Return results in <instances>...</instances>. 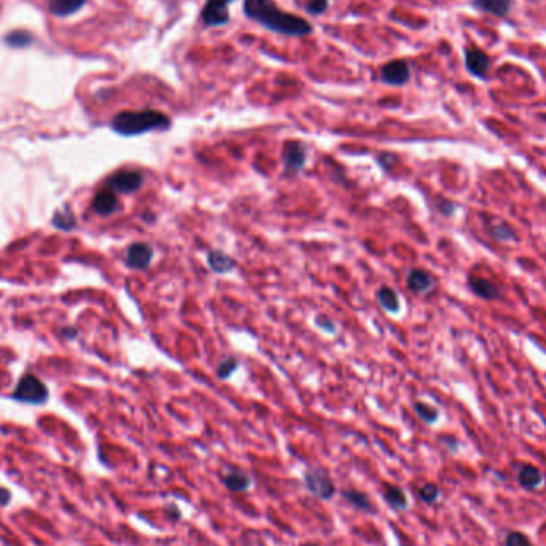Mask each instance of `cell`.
I'll use <instances>...</instances> for the list:
<instances>
[{
    "instance_id": "22",
    "label": "cell",
    "mask_w": 546,
    "mask_h": 546,
    "mask_svg": "<svg viewBox=\"0 0 546 546\" xmlns=\"http://www.w3.org/2000/svg\"><path fill=\"white\" fill-rule=\"evenodd\" d=\"M491 233L497 239H500V242H510V239H516L515 230H512L508 224L503 222V220H500V222H493V225L491 227Z\"/></svg>"
},
{
    "instance_id": "1",
    "label": "cell",
    "mask_w": 546,
    "mask_h": 546,
    "mask_svg": "<svg viewBox=\"0 0 546 546\" xmlns=\"http://www.w3.org/2000/svg\"><path fill=\"white\" fill-rule=\"evenodd\" d=\"M243 12L262 27L281 36L304 37L313 32V27L307 19L283 12L273 0H244Z\"/></svg>"
},
{
    "instance_id": "27",
    "label": "cell",
    "mask_w": 546,
    "mask_h": 546,
    "mask_svg": "<svg viewBox=\"0 0 546 546\" xmlns=\"http://www.w3.org/2000/svg\"><path fill=\"white\" fill-rule=\"evenodd\" d=\"M506 546H530L529 538L521 532H511V534L506 535L505 540Z\"/></svg>"
},
{
    "instance_id": "28",
    "label": "cell",
    "mask_w": 546,
    "mask_h": 546,
    "mask_svg": "<svg viewBox=\"0 0 546 546\" xmlns=\"http://www.w3.org/2000/svg\"><path fill=\"white\" fill-rule=\"evenodd\" d=\"M329 2L328 0H310L309 3L305 5V10L311 14H315V16H318V14L324 13V10L328 8Z\"/></svg>"
},
{
    "instance_id": "13",
    "label": "cell",
    "mask_w": 546,
    "mask_h": 546,
    "mask_svg": "<svg viewBox=\"0 0 546 546\" xmlns=\"http://www.w3.org/2000/svg\"><path fill=\"white\" fill-rule=\"evenodd\" d=\"M220 481H222L224 486L232 492H246L252 484L251 476H249L246 471L238 468H232L230 471L224 473L222 476H220Z\"/></svg>"
},
{
    "instance_id": "5",
    "label": "cell",
    "mask_w": 546,
    "mask_h": 546,
    "mask_svg": "<svg viewBox=\"0 0 546 546\" xmlns=\"http://www.w3.org/2000/svg\"><path fill=\"white\" fill-rule=\"evenodd\" d=\"M144 176L136 170H120L110 174L105 181V187L114 190L115 194L129 195L138 192L142 187Z\"/></svg>"
},
{
    "instance_id": "2",
    "label": "cell",
    "mask_w": 546,
    "mask_h": 546,
    "mask_svg": "<svg viewBox=\"0 0 546 546\" xmlns=\"http://www.w3.org/2000/svg\"><path fill=\"white\" fill-rule=\"evenodd\" d=\"M110 127L122 136H139L148 131H166L171 127L168 115L158 110H125L114 117Z\"/></svg>"
},
{
    "instance_id": "12",
    "label": "cell",
    "mask_w": 546,
    "mask_h": 546,
    "mask_svg": "<svg viewBox=\"0 0 546 546\" xmlns=\"http://www.w3.org/2000/svg\"><path fill=\"white\" fill-rule=\"evenodd\" d=\"M406 283L407 287H409L412 292H415V294H428L434 286L433 276H431L428 272L421 270V268H414V270L407 273Z\"/></svg>"
},
{
    "instance_id": "11",
    "label": "cell",
    "mask_w": 546,
    "mask_h": 546,
    "mask_svg": "<svg viewBox=\"0 0 546 546\" xmlns=\"http://www.w3.org/2000/svg\"><path fill=\"white\" fill-rule=\"evenodd\" d=\"M118 208H120V201L117 194H115L114 190L107 189V187L94 195L93 209L94 213H98L99 216H110L117 213Z\"/></svg>"
},
{
    "instance_id": "21",
    "label": "cell",
    "mask_w": 546,
    "mask_h": 546,
    "mask_svg": "<svg viewBox=\"0 0 546 546\" xmlns=\"http://www.w3.org/2000/svg\"><path fill=\"white\" fill-rule=\"evenodd\" d=\"M377 300L378 304H380L387 311H390V313H396V311L400 310V299H398V294L391 289V287L387 286L378 287Z\"/></svg>"
},
{
    "instance_id": "25",
    "label": "cell",
    "mask_w": 546,
    "mask_h": 546,
    "mask_svg": "<svg viewBox=\"0 0 546 546\" xmlns=\"http://www.w3.org/2000/svg\"><path fill=\"white\" fill-rule=\"evenodd\" d=\"M238 367V361L232 356L224 358L222 361L219 363L218 369H216V374H218L219 378H229L235 372V369Z\"/></svg>"
},
{
    "instance_id": "17",
    "label": "cell",
    "mask_w": 546,
    "mask_h": 546,
    "mask_svg": "<svg viewBox=\"0 0 546 546\" xmlns=\"http://www.w3.org/2000/svg\"><path fill=\"white\" fill-rule=\"evenodd\" d=\"M517 481H519L522 487L534 491V489H538L543 484V474H541L538 468L532 467V465H524L517 473Z\"/></svg>"
},
{
    "instance_id": "18",
    "label": "cell",
    "mask_w": 546,
    "mask_h": 546,
    "mask_svg": "<svg viewBox=\"0 0 546 546\" xmlns=\"http://www.w3.org/2000/svg\"><path fill=\"white\" fill-rule=\"evenodd\" d=\"M342 497L345 502H348L353 508H356L359 511L369 512V515H374V506L371 500H369L367 493H364L361 491H356V489H345L342 491Z\"/></svg>"
},
{
    "instance_id": "8",
    "label": "cell",
    "mask_w": 546,
    "mask_h": 546,
    "mask_svg": "<svg viewBox=\"0 0 546 546\" xmlns=\"http://www.w3.org/2000/svg\"><path fill=\"white\" fill-rule=\"evenodd\" d=\"M307 147L305 144L289 141L283 148V165L286 172H299L307 163Z\"/></svg>"
},
{
    "instance_id": "15",
    "label": "cell",
    "mask_w": 546,
    "mask_h": 546,
    "mask_svg": "<svg viewBox=\"0 0 546 546\" xmlns=\"http://www.w3.org/2000/svg\"><path fill=\"white\" fill-rule=\"evenodd\" d=\"M512 0H473V7L479 12L491 13L493 16L505 18L510 13Z\"/></svg>"
},
{
    "instance_id": "4",
    "label": "cell",
    "mask_w": 546,
    "mask_h": 546,
    "mask_svg": "<svg viewBox=\"0 0 546 546\" xmlns=\"http://www.w3.org/2000/svg\"><path fill=\"white\" fill-rule=\"evenodd\" d=\"M13 398L18 401L27 402V404H42V402L47 401L48 390L40 378L34 376V374H26L18 382Z\"/></svg>"
},
{
    "instance_id": "31",
    "label": "cell",
    "mask_w": 546,
    "mask_h": 546,
    "mask_svg": "<svg viewBox=\"0 0 546 546\" xmlns=\"http://www.w3.org/2000/svg\"><path fill=\"white\" fill-rule=\"evenodd\" d=\"M300 546H318V545H315V543H304V545H300Z\"/></svg>"
},
{
    "instance_id": "3",
    "label": "cell",
    "mask_w": 546,
    "mask_h": 546,
    "mask_svg": "<svg viewBox=\"0 0 546 546\" xmlns=\"http://www.w3.org/2000/svg\"><path fill=\"white\" fill-rule=\"evenodd\" d=\"M305 487L311 495L320 498V500H330L335 493V486L333 478L329 476L328 469L315 467L309 468L304 476Z\"/></svg>"
},
{
    "instance_id": "20",
    "label": "cell",
    "mask_w": 546,
    "mask_h": 546,
    "mask_svg": "<svg viewBox=\"0 0 546 546\" xmlns=\"http://www.w3.org/2000/svg\"><path fill=\"white\" fill-rule=\"evenodd\" d=\"M86 0H50V12L56 16H67L83 7Z\"/></svg>"
},
{
    "instance_id": "23",
    "label": "cell",
    "mask_w": 546,
    "mask_h": 546,
    "mask_svg": "<svg viewBox=\"0 0 546 546\" xmlns=\"http://www.w3.org/2000/svg\"><path fill=\"white\" fill-rule=\"evenodd\" d=\"M414 411L421 420L426 421V424H434V421L438 420V415H439L438 411H436L434 407L425 404V402H415Z\"/></svg>"
},
{
    "instance_id": "7",
    "label": "cell",
    "mask_w": 546,
    "mask_h": 546,
    "mask_svg": "<svg viewBox=\"0 0 546 546\" xmlns=\"http://www.w3.org/2000/svg\"><path fill=\"white\" fill-rule=\"evenodd\" d=\"M411 79V67L404 60H393L380 67V80L391 86H402Z\"/></svg>"
},
{
    "instance_id": "19",
    "label": "cell",
    "mask_w": 546,
    "mask_h": 546,
    "mask_svg": "<svg viewBox=\"0 0 546 546\" xmlns=\"http://www.w3.org/2000/svg\"><path fill=\"white\" fill-rule=\"evenodd\" d=\"M208 265L211 267V270L216 273H229L232 272L235 265V261L229 254H225L224 251H218V249H213V251L208 252Z\"/></svg>"
},
{
    "instance_id": "16",
    "label": "cell",
    "mask_w": 546,
    "mask_h": 546,
    "mask_svg": "<svg viewBox=\"0 0 546 546\" xmlns=\"http://www.w3.org/2000/svg\"><path fill=\"white\" fill-rule=\"evenodd\" d=\"M383 500H385L388 506L396 511L406 510L407 505H409L406 492L401 487L393 486V484H385L383 486Z\"/></svg>"
},
{
    "instance_id": "24",
    "label": "cell",
    "mask_w": 546,
    "mask_h": 546,
    "mask_svg": "<svg viewBox=\"0 0 546 546\" xmlns=\"http://www.w3.org/2000/svg\"><path fill=\"white\" fill-rule=\"evenodd\" d=\"M53 224H55L57 229L70 230L75 225V218L72 216L69 209H62V211H57V213L55 214V218H53Z\"/></svg>"
},
{
    "instance_id": "10",
    "label": "cell",
    "mask_w": 546,
    "mask_h": 546,
    "mask_svg": "<svg viewBox=\"0 0 546 546\" xmlns=\"http://www.w3.org/2000/svg\"><path fill=\"white\" fill-rule=\"evenodd\" d=\"M153 259V249L151 244L138 242L129 244L127 249V265L133 270H146Z\"/></svg>"
},
{
    "instance_id": "6",
    "label": "cell",
    "mask_w": 546,
    "mask_h": 546,
    "mask_svg": "<svg viewBox=\"0 0 546 546\" xmlns=\"http://www.w3.org/2000/svg\"><path fill=\"white\" fill-rule=\"evenodd\" d=\"M235 0H208L201 10V21L205 26L220 27L230 21L229 7Z\"/></svg>"
},
{
    "instance_id": "29",
    "label": "cell",
    "mask_w": 546,
    "mask_h": 546,
    "mask_svg": "<svg viewBox=\"0 0 546 546\" xmlns=\"http://www.w3.org/2000/svg\"><path fill=\"white\" fill-rule=\"evenodd\" d=\"M7 42L13 47H23V45H27V43L31 42V36H29V34H24V32H13L8 36Z\"/></svg>"
},
{
    "instance_id": "26",
    "label": "cell",
    "mask_w": 546,
    "mask_h": 546,
    "mask_svg": "<svg viewBox=\"0 0 546 546\" xmlns=\"http://www.w3.org/2000/svg\"><path fill=\"white\" fill-rule=\"evenodd\" d=\"M419 497L425 503H434L439 498V489L434 484H425L419 489Z\"/></svg>"
},
{
    "instance_id": "9",
    "label": "cell",
    "mask_w": 546,
    "mask_h": 546,
    "mask_svg": "<svg viewBox=\"0 0 546 546\" xmlns=\"http://www.w3.org/2000/svg\"><path fill=\"white\" fill-rule=\"evenodd\" d=\"M465 67L476 79H486L491 69V57L479 48H468L465 50Z\"/></svg>"
},
{
    "instance_id": "14",
    "label": "cell",
    "mask_w": 546,
    "mask_h": 546,
    "mask_svg": "<svg viewBox=\"0 0 546 546\" xmlns=\"http://www.w3.org/2000/svg\"><path fill=\"white\" fill-rule=\"evenodd\" d=\"M468 286L469 289H471L478 297H481V299L493 300L497 299V297H500V289H498V286L493 285L492 281L484 280V278L469 276Z\"/></svg>"
},
{
    "instance_id": "30",
    "label": "cell",
    "mask_w": 546,
    "mask_h": 546,
    "mask_svg": "<svg viewBox=\"0 0 546 546\" xmlns=\"http://www.w3.org/2000/svg\"><path fill=\"white\" fill-rule=\"evenodd\" d=\"M315 323L318 324V328L323 329L324 333H328V334H334L335 333V323H334L333 320H329L328 316H323V315L316 316Z\"/></svg>"
}]
</instances>
